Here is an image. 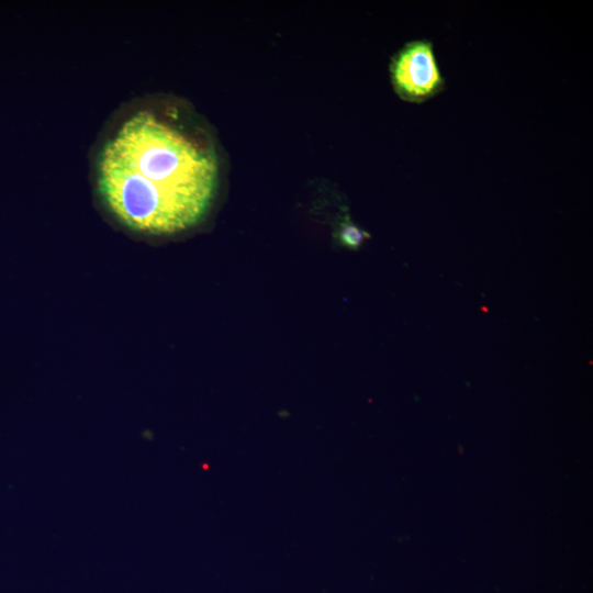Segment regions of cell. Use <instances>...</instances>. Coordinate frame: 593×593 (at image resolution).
<instances>
[{"mask_svg":"<svg viewBox=\"0 0 593 593\" xmlns=\"http://www.w3.org/2000/svg\"><path fill=\"white\" fill-rule=\"evenodd\" d=\"M217 180L216 158L156 113L130 115L104 143L98 187L111 213L128 228L171 234L206 212Z\"/></svg>","mask_w":593,"mask_h":593,"instance_id":"cell-1","label":"cell"},{"mask_svg":"<svg viewBox=\"0 0 593 593\" xmlns=\"http://www.w3.org/2000/svg\"><path fill=\"white\" fill-rule=\"evenodd\" d=\"M390 71L395 92L407 102L423 103L445 87L434 45L426 38L406 43L393 56Z\"/></svg>","mask_w":593,"mask_h":593,"instance_id":"cell-2","label":"cell"},{"mask_svg":"<svg viewBox=\"0 0 593 593\" xmlns=\"http://www.w3.org/2000/svg\"><path fill=\"white\" fill-rule=\"evenodd\" d=\"M367 237L369 234L351 222L343 223L339 231L340 243L354 249L358 248Z\"/></svg>","mask_w":593,"mask_h":593,"instance_id":"cell-3","label":"cell"}]
</instances>
